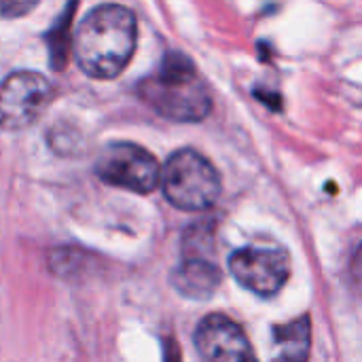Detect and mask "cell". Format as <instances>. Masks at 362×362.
<instances>
[{
  "instance_id": "obj_1",
  "label": "cell",
  "mask_w": 362,
  "mask_h": 362,
  "mask_svg": "<svg viewBox=\"0 0 362 362\" xmlns=\"http://www.w3.org/2000/svg\"><path fill=\"white\" fill-rule=\"evenodd\" d=\"M136 15L123 4H100L85 15L76 30L74 55L91 78H115L136 49Z\"/></svg>"
},
{
  "instance_id": "obj_2",
  "label": "cell",
  "mask_w": 362,
  "mask_h": 362,
  "mask_svg": "<svg viewBox=\"0 0 362 362\" xmlns=\"http://www.w3.org/2000/svg\"><path fill=\"white\" fill-rule=\"evenodd\" d=\"M138 95L161 117L182 123L202 121L212 110L206 83L180 51L165 53L159 70L138 83Z\"/></svg>"
},
{
  "instance_id": "obj_3",
  "label": "cell",
  "mask_w": 362,
  "mask_h": 362,
  "mask_svg": "<svg viewBox=\"0 0 362 362\" xmlns=\"http://www.w3.org/2000/svg\"><path fill=\"white\" fill-rule=\"evenodd\" d=\"M165 199L185 212H202L216 204L221 195V176L216 168L197 151H176L161 170Z\"/></svg>"
},
{
  "instance_id": "obj_4",
  "label": "cell",
  "mask_w": 362,
  "mask_h": 362,
  "mask_svg": "<svg viewBox=\"0 0 362 362\" xmlns=\"http://www.w3.org/2000/svg\"><path fill=\"white\" fill-rule=\"evenodd\" d=\"M95 174L106 185L146 195L161 182L157 159L134 142H110L95 161Z\"/></svg>"
},
{
  "instance_id": "obj_5",
  "label": "cell",
  "mask_w": 362,
  "mask_h": 362,
  "mask_svg": "<svg viewBox=\"0 0 362 362\" xmlns=\"http://www.w3.org/2000/svg\"><path fill=\"white\" fill-rule=\"evenodd\" d=\"M51 102L49 81L30 70L13 72L0 83V129L32 125Z\"/></svg>"
},
{
  "instance_id": "obj_6",
  "label": "cell",
  "mask_w": 362,
  "mask_h": 362,
  "mask_svg": "<svg viewBox=\"0 0 362 362\" xmlns=\"http://www.w3.org/2000/svg\"><path fill=\"white\" fill-rule=\"evenodd\" d=\"M233 278L261 297L276 295L291 276V259L282 248H240L229 257Z\"/></svg>"
},
{
  "instance_id": "obj_7",
  "label": "cell",
  "mask_w": 362,
  "mask_h": 362,
  "mask_svg": "<svg viewBox=\"0 0 362 362\" xmlns=\"http://www.w3.org/2000/svg\"><path fill=\"white\" fill-rule=\"evenodd\" d=\"M195 348L204 362H259L244 329L223 314H210L199 322Z\"/></svg>"
},
{
  "instance_id": "obj_8",
  "label": "cell",
  "mask_w": 362,
  "mask_h": 362,
  "mask_svg": "<svg viewBox=\"0 0 362 362\" xmlns=\"http://www.w3.org/2000/svg\"><path fill=\"white\" fill-rule=\"evenodd\" d=\"M170 280L182 297L204 301L214 295L223 280V274L216 263H212V259L182 257V263L172 272Z\"/></svg>"
},
{
  "instance_id": "obj_9",
  "label": "cell",
  "mask_w": 362,
  "mask_h": 362,
  "mask_svg": "<svg viewBox=\"0 0 362 362\" xmlns=\"http://www.w3.org/2000/svg\"><path fill=\"white\" fill-rule=\"evenodd\" d=\"M274 358L272 362H308L312 350V322L301 316L293 322L274 327Z\"/></svg>"
},
{
  "instance_id": "obj_10",
  "label": "cell",
  "mask_w": 362,
  "mask_h": 362,
  "mask_svg": "<svg viewBox=\"0 0 362 362\" xmlns=\"http://www.w3.org/2000/svg\"><path fill=\"white\" fill-rule=\"evenodd\" d=\"M76 11V4L66 6V11L62 13L59 21L49 30V49H51V62L55 66V70H62L68 57V45H70V21H72V13Z\"/></svg>"
},
{
  "instance_id": "obj_11",
  "label": "cell",
  "mask_w": 362,
  "mask_h": 362,
  "mask_svg": "<svg viewBox=\"0 0 362 362\" xmlns=\"http://www.w3.org/2000/svg\"><path fill=\"white\" fill-rule=\"evenodd\" d=\"M36 2H15V0H0V17H21L32 11Z\"/></svg>"
},
{
  "instance_id": "obj_12",
  "label": "cell",
  "mask_w": 362,
  "mask_h": 362,
  "mask_svg": "<svg viewBox=\"0 0 362 362\" xmlns=\"http://www.w3.org/2000/svg\"><path fill=\"white\" fill-rule=\"evenodd\" d=\"M352 274L358 278L362 282V244L361 248L356 250V255H354V259H352Z\"/></svg>"
}]
</instances>
